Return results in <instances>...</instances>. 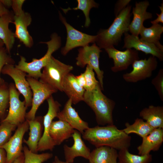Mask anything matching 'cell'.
Wrapping results in <instances>:
<instances>
[{
  "label": "cell",
  "instance_id": "1",
  "mask_svg": "<svg viewBox=\"0 0 163 163\" xmlns=\"http://www.w3.org/2000/svg\"><path fill=\"white\" fill-rule=\"evenodd\" d=\"M82 135L84 139L96 148L107 146L120 151L130 146L131 136L114 125L89 127Z\"/></svg>",
  "mask_w": 163,
  "mask_h": 163
},
{
  "label": "cell",
  "instance_id": "2",
  "mask_svg": "<svg viewBox=\"0 0 163 163\" xmlns=\"http://www.w3.org/2000/svg\"><path fill=\"white\" fill-rule=\"evenodd\" d=\"M131 7L127 5L116 17L108 28L101 29L97 33L95 42L101 49L117 45L123 34L129 31Z\"/></svg>",
  "mask_w": 163,
  "mask_h": 163
},
{
  "label": "cell",
  "instance_id": "3",
  "mask_svg": "<svg viewBox=\"0 0 163 163\" xmlns=\"http://www.w3.org/2000/svg\"><path fill=\"white\" fill-rule=\"evenodd\" d=\"M100 84L93 90L85 91L83 101L94 112L96 121L100 125H114L113 112L116 103L102 92Z\"/></svg>",
  "mask_w": 163,
  "mask_h": 163
},
{
  "label": "cell",
  "instance_id": "4",
  "mask_svg": "<svg viewBox=\"0 0 163 163\" xmlns=\"http://www.w3.org/2000/svg\"><path fill=\"white\" fill-rule=\"evenodd\" d=\"M41 43L46 44L48 48L46 53L43 57L40 59L34 58L31 62H28L24 57L21 56L18 65L15 66L28 74L27 75L37 79L41 76V69L46 65L52 54L60 47L61 40V37L55 33L51 35L50 40Z\"/></svg>",
  "mask_w": 163,
  "mask_h": 163
},
{
  "label": "cell",
  "instance_id": "5",
  "mask_svg": "<svg viewBox=\"0 0 163 163\" xmlns=\"http://www.w3.org/2000/svg\"><path fill=\"white\" fill-rule=\"evenodd\" d=\"M73 67L55 59L52 56L43 68L39 81L61 91L63 80Z\"/></svg>",
  "mask_w": 163,
  "mask_h": 163
},
{
  "label": "cell",
  "instance_id": "6",
  "mask_svg": "<svg viewBox=\"0 0 163 163\" xmlns=\"http://www.w3.org/2000/svg\"><path fill=\"white\" fill-rule=\"evenodd\" d=\"M24 0H12L11 7L14 12L12 22L15 25V37L18 39L26 47L30 48L33 44V40L29 34L27 27L31 24L32 18L30 14L22 10Z\"/></svg>",
  "mask_w": 163,
  "mask_h": 163
},
{
  "label": "cell",
  "instance_id": "7",
  "mask_svg": "<svg viewBox=\"0 0 163 163\" xmlns=\"http://www.w3.org/2000/svg\"><path fill=\"white\" fill-rule=\"evenodd\" d=\"M26 79L29 83L32 93L31 107L27 113L26 120H34L40 106L44 101L58 91L48 84L27 75Z\"/></svg>",
  "mask_w": 163,
  "mask_h": 163
},
{
  "label": "cell",
  "instance_id": "8",
  "mask_svg": "<svg viewBox=\"0 0 163 163\" xmlns=\"http://www.w3.org/2000/svg\"><path fill=\"white\" fill-rule=\"evenodd\" d=\"M102 52L95 43L91 46L88 45L80 48L76 58V65L82 68L86 65L91 66L96 72L101 87L103 90L104 72L100 68L99 62L100 53Z\"/></svg>",
  "mask_w": 163,
  "mask_h": 163
},
{
  "label": "cell",
  "instance_id": "9",
  "mask_svg": "<svg viewBox=\"0 0 163 163\" xmlns=\"http://www.w3.org/2000/svg\"><path fill=\"white\" fill-rule=\"evenodd\" d=\"M48 105L47 113L43 117V132L41 138L39 142L37 152L47 150H52L56 146L49 134V130L53 120L56 117L60 111L61 104L55 101L52 95L47 99Z\"/></svg>",
  "mask_w": 163,
  "mask_h": 163
},
{
  "label": "cell",
  "instance_id": "10",
  "mask_svg": "<svg viewBox=\"0 0 163 163\" xmlns=\"http://www.w3.org/2000/svg\"><path fill=\"white\" fill-rule=\"evenodd\" d=\"M60 19L65 26L67 31L66 41L65 46L61 50L62 54L66 55L71 50L76 47L88 45L95 42L97 36L91 35L76 29L68 24L65 18L59 12Z\"/></svg>",
  "mask_w": 163,
  "mask_h": 163
},
{
  "label": "cell",
  "instance_id": "11",
  "mask_svg": "<svg viewBox=\"0 0 163 163\" xmlns=\"http://www.w3.org/2000/svg\"><path fill=\"white\" fill-rule=\"evenodd\" d=\"M9 110L7 116L3 120L18 126L26 120V107L24 101L19 99L20 93L15 85L11 83L9 85Z\"/></svg>",
  "mask_w": 163,
  "mask_h": 163
},
{
  "label": "cell",
  "instance_id": "12",
  "mask_svg": "<svg viewBox=\"0 0 163 163\" xmlns=\"http://www.w3.org/2000/svg\"><path fill=\"white\" fill-rule=\"evenodd\" d=\"M158 65L157 58L152 56L148 59L136 60L132 64V70L123 74V78L126 82L129 83L145 80L151 77Z\"/></svg>",
  "mask_w": 163,
  "mask_h": 163
},
{
  "label": "cell",
  "instance_id": "13",
  "mask_svg": "<svg viewBox=\"0 0 163 163\" xmlns=\"http://www.w3.org/2000/svg\"><path fill=\"white\" fill-rule=\"evenodd\" d=\"M1 73L9 75L13 80L16 88L24 97L26 107L27 108L31 106L32 93L26 79V73L17 68L12 64H8L5 65Z\"/></svg>",
  "mask_w": 163,
  "mask_h": 163
},
{
  "label": "cell",
  "instance_id": "14",
  "mask_svg": "<svg viewBox=\"0 0 163 163\" xmlns=\"http://www.w3.org/2000/svg\"><path fill=\"white\" fill-rule=\"evenodd\" d=\"M29 129V124L26 120L17 127L14 135L6 143L1 147L6 152V163H13L22 153L24 136Z\"/></svg>",
  "mask_w": 163,
  "mask_h": 163
},
{
  "label": "cell",
  "instance_id": "15",
  "mask_svg": "<svg viewBox=\"0 0 163 163\" xmlns=\"http://www.w3.org/2000/svg\"><path fill=\"white\" fill-rule=\"evenodd\" d=\"M105 50L109 58L113 59L114 65L111 69L114 72L126 70L134 61L139 59L138 52L135 49H126L121 51L112 46Z\"/></svg>",
  "mask_w": 163,
  "mask_h": 163
},
{
  "label": "cell",
  "instance_id": "16",
  "mask_svg": "<svg viewBox=\"0 0 163 163\" xmlns=\"http://www.w3.org/2000/svg\"><path fill=\"white\" fill-rule=\"evenodd\" d=\"M124 45L123 48H134L137 51H140L146 54H150L158 58L160 61L163 60V51L153 44L142 41L139 37L128 32L124 34Z\"/></svg>",
  "mask_w": 163,
  "mask_h": 163
},
{
  "label": "cell",
  "instance_id": "17",
  "mask_svg": "<svg viewBox=\"0 0 163 163\" xmlns=\"http://www.w3.org/2000/svg\"><path fill=\"white\" fill-rule=\"evenodd\" d=\"M72 102L69 99L65 104L63 110L58 113L56 117L59 120L68 123L73 128L82 134L89 128L88 123L83 120L72 106Z\"/></svg>",
  "mask_w": 163,
  "mask_h": 163
},
{
  "label": "cell",
  "instance_id": "18",
  "mask_svg": "<svg viewBox=\"0 0 163 163\" xmlns=\"http://www.w3.org/2000/svg\"><path fill=\"white\" fill-rule=\"evenodd\" d=\"M72 137L74 140L73 145L69 147L65 145L63 146L66 161L68 163H73L74 159L78 157L88 159L91 152L90 149L82 140L81 133L75 129Z\"/></svg>",
  "mask_w": 163,
  "mask_h": 163
},
{
  "label": "cell",
  "instance_id": "19",
  "mask_svg": "<svg viewBox=\"0 0 163 163\" xmlns=\"http://www.w3.org/2000/svg\"><path fill=\"white\" fill-rule=\"evenodd\" d=\"M135 5V7L133 8V17L129 25V31L131 34L139 37L140 30L143 26L144 21L147 19H152V15L151 13L146 11L149 5L148 1L136 2Z\"/></svg>",
  "mask_w": 163,
  "mask_h": 163
},
{
  "label": "cell",
  "instance_id": "20",
  "mask_svg": "<svg viewBox=\"0 0 163 163\" xmlns=\"http://www.w3.org/2000/svg\"><path fill=\"white\" fill-rule=\"evenodd\" d=\"M163 142V128L154 129L148 135L142 138L141 144L137 148L139 155L149 154L151 151H157Z\"/></svg>",
  "mask_w": 163,
  "mask_h": 163
},
{
  "label": "cell",
  "instance_id": "21",
  "mask_svg": "<svg viewBox=\"0 0 163 163\" xmlns=\"http://www.w3.org/2000/svg\"><path fill=\"white\" fill-rule=\"evenodd\" d=\"M27 120L29 125V137L27 140L24 139L23 142L27 145L32 152L37 153L38 144L42 135L43 117L38 116L34 120Z\"/></svg>",
  "mask_w": 163,
  "mask_h": 163
},
{
  "label": "cell",
  "instance_id": "22",
  "mask_svg": "<svg viewBox=\"0 0 163 163\" xmlns=\"http://www.w3.org/2000/svg\"><path fill=\"white\" fill-rule=\"evenodd\" d=\"M62 91L71 99L72 104H76L83 101L85 90L78 85L75 76L72 73H69L65 77Z\"/></svg>",
  "mask_w": 163,
  "mask_h": 163
},
{
  "label": "cell",
  "instance_id": "23",
  "mask_svg": "<svg viewBox=\"0 0 163 163\" xmlns=\"http://www.w3.org/2000/svg\"><path fill=\"white\" fill-rule=\"evenodd\" d=\"M74 130L68 123L59 120L52 122L49 134L55 145H59L64 140L71 137Z\"/></svg>",
  "mask_w": 163,
  "mask_h": 163
},
{
  "label": "cell",
  "instance_id": "24",
  "mask_svg": "<svg viewBox=\"0 0 163 163\" xmlns=\"http://www.w3.org/2000/svg\"><path fill=\"white\" fill-rule=\"evenodd\" d=\"M14 15L13 13L9 11L0 17V39L8 53L13 47L15 38L14 33L9 28V24L13 21Z\"/></svg>",
  "mask_w": 163,
  "mask_h": 163
},
{
  "label": "cell",
  "instance_id": "25",
  "mask_svg": "<svg viewBox=\"0 0 163 163\" xmlns=\"http://www.w3.org/2000/svg\"><path fill=\"white\" fill-rule=\"evenodd\" d=\"M118 153L113 148L102 146L96 147L90 152L89 163H117Z\"/></svg>",
  "mask_w": 163,
  "mask_h": 163
},
{
  "label": "cell",
  "instance_id": "26",
  "mask_svg": "<svg viewBox=\"0 0 163 163\" xmlns=\"http://www.w3.org/2000/svg\"><path fill=\"white\" fill-rule=\"evenodd\" d=\"M139 116L154 129L163 128V107L149 106L142 110Z\"/></svg>",
  "mask_w": 163,
  "mask_h": 163
},
{
  "label": "cell",
  "instance_id": "27",
  "mask_svg": "<svg viewBox=\"0 0 163 163\" xmlns=\"http://www.w3.org/2000/svg\"><path fill=\"white\" fill-rule=\"evenodd\" d=\"M163 32V27L159 24L152 25L149 28L143 26L139 32V39L142 41L153 44L163 51V46L159 42Z\"/></svg>",
  "mask_w": 163,
  "mask_h": 163
},
{
  "label": "cell",
  "instance_id": "28",
  "mask_svg": "<svg viewBox=\"0 0 163 163\" xmlns=\"http://www.w3.org/2000/svg\"><path fill=\"white\" fill-rule=\"evenodd\" d=\"M126 128L122 129L127 134L134 133L143 138L149 134L154 129L142 119L137 118L134 123L130 125L125 123Z\"/></svg>",
  "mask_w": 163,
  "mask_h": 163
},
{
  "label": "cell",
  "instance_id": "29",
  "mask_svg": "<svg viewBox=\"0 0 163 163\" xmlns=\"http://www.w3.org/2000/svg\"><path fill=\"white\" fill-rule=\"evenodd\" d=\"M118 158L119 163H149L152 160V155H141L130 153L128 149L119 151Z\"/></svg>",
  "mask_w": 163,
  "mask_h": 163
},
{
  "label": "cell",
  "instance_id": "30",
  "mask_svg": "<svg viewBox=\"0 0 163 163\" xmlns=\"http://www.w3.org/2000/svg\"><path fill=\"white\" fill-rule=\"evenodd\" d=\"M78 5L77 7L71 8H62L64 12L66 14L68 11L70 10H80L83 12L85 17V27H88L90 24V20L89 14L90 10L93 8H97L98 4L93 0H77Z\"/></svg>",
  "mask_w": 163,
  "mask_h": 163
},
{
  "label": "cell",
  "instance_id": "31",
  "mask_svg": "<svg viewBox=\"0 0 163 163\" xmlns=\"http://www.w3.org/2000/svg\"><path fill=\"white\" fill-rule=\"evenodd\" d=\"M23 151L24 157V163H43L53 156L51 153L38 154L33 152L26 146L23 147Z\"/></svg>",
  "mask_w": 163,
  "mask_h": 163
},
{
  "label": "cell",
  "instance_id": "32",
  "mask_svg": "<svg viewBox=\"0 0 163 163\" xmlns=\"http://www.w3.org/2000/svg\"><path fill=\"white\" fill-rule=\"evenodd\" d=\"M17 126L6 121L2 120L0 124V147H2L10 139L12 132L16 129Z\"/></svg>",
  "mask_w": 163,
  "mask_h": 163
},
{
  "label": "cell",
  "instance_id": "33",
  "mask_svg": "<svg viewBox=\"0 0 163 163\" xmlns=\"http://www.w3.org/2000/svg\"><path fill=\"white\" fill-rule=\"evenodd\" d=\"M9 102V85L6 83L0 86V120L5 118L6 110Z\"/></svg>",
  "mask_w": 163,
  "mask_h": 163
},
{
  "label": "cell",
  "instance_id": "34",
  "mask_svg": "<svg viewBox=\"0 0 163 163\" xmlns=\"http://www.w3.org/2000/svg\"><path fill=\"white\" fill-rule=\"evenodd\" d=\"M83 74L86 82L85 88V91H91L93 90L98 84H100L99 82L95 78L93 69L90 66L87 65Z\"/></svg>",
  "mask_w": 163,
  "mask_h": 163
},
{
  "label": "cell",
  "instance_id": "35",
  "mask_svg": "<svg viewBox=\"0 0 163 163\" xmlns=\"http://www.w3.org/2000/svg\"><path fill=\"white\" fill-rule=\"evenodd\" d=\"M152 84L158 92L161 100L163 101V69H160L156 75L152 80Z\"/></svg>",
  "mask_w": 163,
  "mask_h": 163
},
{
  "label": "cell",
  "instance_id": "36",
  "mask_svg": "<svg viewBox=\"0 0 163 163\" xmlns=\"http://www.w3.org/2000/svg\"><path fill=\"white\" fill-rule=\"evenodd\" d=\"M8 53L5 47L0 51V86L5 83L4 80L0 76L3 68L7 64H14L15 62L14 60Z\"/></svg>",
  "mask_w": 163,
  "mask_h": 163
},
{
  "label": "cell",
  "instance_id": "37",
  "mask_svg": "<svg viewBox=\"0 0 163 163\" xmlns=\"http://www.w3.org/2000/svg\"><path fill=\"white\" fill-rule=\"evenodd\" d=\"M130 1V0H120L117 2L115 5L114 10L116 17L129 5Z\"/></svg>",
  "mask_w": 163,
  "mask_h": 163
},
{
  "label": "cell",
  "instance_id": "38",
  "mask_svg": "<svg viewBox=\"0 0 163 163\" xmlns=\"http://www.w3.org/2000/svg\"><path fill=\"white\" fill-rule=\"evenodd\" d=\"M161 12L160 14L156 13L158 17L155 20L151 21V23L152 24H158L159 22L163 23V2L161 3L160 6H158Z\"/></svg>",
  "mask_w": 163,
  "mask_h": 163
},
{
  "label": "cell",
  "instance_id": "39",
  "mask_svg": "<svg viewBox=\"0 0 163 163\" xmlns=\"http://www.w3.org/2000/svg\"><path fill=\"white\" fill-rule=\"evenodd\" d=\"M75 78L78 85L85 89L86 82L83 73H82L80 75L75 76Z\"/></svg>",
  "mask_w": 163,
  "mask_h": 163
},
{
  "label": "cell",
  "instance_id": "40",
  "mask_svg": "<svg viewBox=\"0 0 163 163\" xmlns=\"http://www.w3.org/2000/svg\"><path fill=\"white\" fill-rule=\"evenodd\" d=\"M6 153L5 150L0 147V163H6Z\"/></svg>",
  "mask_w": 163,
  "mask_h": 163
},
{
  "label": "cell",
  "instance_id": "41",
  "mask_svg": "<svg viewBox=\"0 0 163 163\" xmlns=\"http://www.w3.org/2000/svg\"><path fill=\"white\" fill-rule=\"evenodd\" d=\"M9 11L0 0V17L8 13Z\"/></svg>",
  "mask_w": 163,
  "mask_h": 163
},
{
  "label": "cell",
  "instance_id": "42",
  "mask_svg": "<svg viewBox=\"0 0 163 163\" xmlns=\"http://www.w3.org/2000/svg\"><path fill=\"white\" fill-rule=\"evenodd\" d=\"M24 155L23 152L13 161V163H24Z\"/></svg>",
  "mask_w": 163,
  "mask_h": 163
},
{
  "label": "cell",
  "instance_id": "43",
  "mask_svg": "<svg viewBox=\"0 0 163 163\" xmlns=\"http://www.w3.org/2000/svg\"><path fill=\"white\" fill-rule=\"evenodd\" d=\"M2 2L4 5L6 7H10L11 6L12 0H1Z\"/></svg>",
  "mask_w": 163,
  "mask_h": 163
},
{
  "label": "cell",
  "instance_id": "44",
  "mask_svg": "<svg viewBox=\"0 0 163 163\" xmlns=\"http://www.w3.org/2000/svg\"><path fill=\"white\" fill-rule=\"evenodd\" d=\"M53 163H68L66 161H63L60 160L58 156H55Z\"/></svg>",
  "mask_w": 163,
  "mask_h": 163
},
{
  "label": "cell",
  "instance_id": "45",
  "mask_svg": "<svg viewBox=\"0 0 163 163\" xmlns=\"http://www.w3.org/2000/svg\"><path fill=\"white\" fill-rule=\"evenodd\" d=\"M4 45H5L3 42L0 39V51L4 48Z\"/></svg>",
  "mask_w": 163,
  "mask_h": 163
},
{
  "label": "cell",
  "instance_id": "46",
  "mask_svg": "<svg viewBox=\"0 0 163 163\" xmlns=\"http://www.w3.org/2000/svg\"><path fill=\"white\" fill-rule=\"evenodd\" d=\"M119 163L118 162V163Z\"/></svg>",
  "mask_w": 163,
  "mask_h": 163
}]
</instances>
